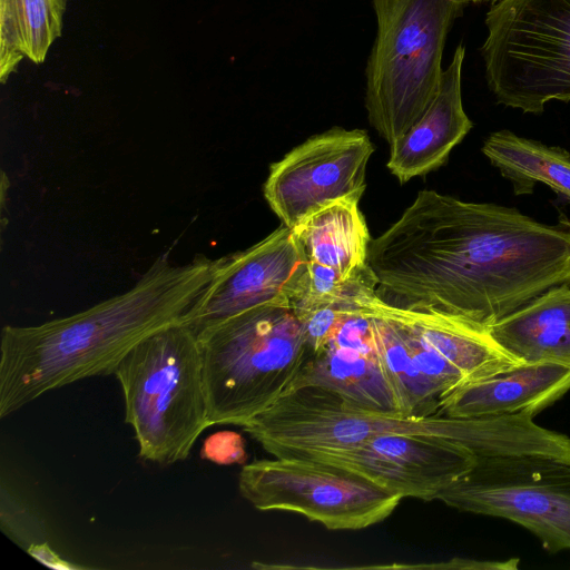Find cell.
<instances>
[{
    "label": "cell",
    "mask_w": 570,
    "mask_h": 570,
    "mask_svg": "<svg viewBox=\"0 0 570 570\" xmlns=\"http://www.w3.org/2000/svg\"><path fill=\"white\" fill-rule=\"evenodd\" d=\"M281 456L312 459L354 471L404 498L431 501L465 475L478 456L446 439L403 433L375 435L356 445L302 450Z\"/></svg>",
    "instance_id": "obj_11"
},
{
    "label": "cell",
    "mask_w": 570,
    "mask_h": 570,
    "mask_svg": "<svg viewBox=\"0 0 570 570\" xmlns=\"http://www.w3.org/2000/svg\"><path fill=\"white\" fill-rule=\"evenodd\" d=\"M28 552L33 558L39 560L40 562H42L49 567H52V568H57V569H70V568L73 569V568H76L72 564H69V563L65 562L63 560L59 559L58 556L51 549H49V547L46 543H41V544L32 543L28 548Z\"/></svg>",
    "instance_id": "obj_24"
},
{
    "label": "cell",
    "mask_w": 570,
    "mask_h": 570,
    "mask_svg": "<svg viewBox=\"0 0 570 570\" xmlns=\"http://www.w3.org/2000/svg\"><path fill=\"white\" fill-rule=\"evenodd\" d=\"M66 0H0V80L28 58L45 61L61 36Z\"/></svg>",
    "instance_id": "obj_20"
},
{
    "label": "cell",
    "mask_w": 570,
    "mask_h": 570,
    "mask_svg": "<svg viewBox=\"0 0 570 570\" xmlns=\"http://www.w3.org/2000/svg\"><path fill=\"white\" fill-rule=\"evenodd\" d=\"M119 382L125 421L141 459L168 465L185 460L210 425L202 352L185 322L137 343L112 373Z\"/></svg>",
    "instance_id": "obj_5"
},
{
    "label": "cell",
    "mask_w": 570,
    "mask_h": 570,
    "mask_svg": "<svg viewBox=\"0 0 570 570\" xmlns=\"http://www.w3.org/2000/svg\"><path fill=\"white\" fill-rule=\"evenodd\" d=\"M212 262L197 255L175 265L157 257L128 291L39 325L4 326L0 341V417L45 393L112 374L148 335L187 321L212 278Z\"/></svg>",
    "instance_id": "obj_2"
},
{
    "label": "cell",
    "mask_w": 570,
    "mask_h": 570,
    "mask_svg": "<svg viewBox=\"0 0 570 570\" xmlns=\"http://www.w3.org/2000/svg\"><path fill=\"white\" fill-rule=\"evenodd\" d=\"M384 305L424 344L456 367L465 381L489 377L524 363L504 350L488 327L441 312L400 308L385 302Z\"/></svg>",
    "instance_id": "obj_15"
},
{
    "label": "cell",
    "mask_w": 570,
    "mask_h": 570,
    "mask_svg": "<svg viewBox=\"0 0 570 570\" xmlns=\"http://www.w3.org/2000/svg\"><path fill=\"white\" fill-rule=\"evenodd\" d=\"M469 2H473V3H497L499 0H468Z\"/></svg>",
    "instance_id": "obj_26"
},
{
    "label": "cell",
    "mask_w": 570,
    "mask_h": 570,
    "mask_svg": "<svg viewBox=\"0 0 570 570\" xmlns=\"http://www.w3.org/2000/svg\"><path fill=\"white\" fill-rule=\"evenodd\" d=\"M434 500L462 512L502 518L542 547L570 550V463L533 455L480 456Z\"/></svg>",
    "instance_id": "obj_9"
},
{
    "label": "cell",
    "mask_w": 570,
    "mask_h": 570,
    "mask_svg": "<svg viewBox=\"0 0 570 570\" xmlns=\"http://www.w3.org/2000/svg\"><path fill=\"white\" fill-rule=\"evenodd\" d=\"M273 456L356 445L375 435H431L459 443L480 456L533 455L561 459L566 434L537 424L525 414L411 417L358 407L320 386L297 389L243 426Z\"/></svg>",
    "instance_id": "obj_3"
},
{
    "label": "cell",
    "mask_w": 570,
    "mask_h": 570,
    "mask_svg": "<svg viewBox=\"0 0 570 570\" xmlns=\"http://www.w3.org/2000/svg\"><path fill=\"white\" fill-rule=\"evenodd\" d=\"M244 451L240 438L234 432H217L208 436L200 450L203 459L217 464L239 462Z\"/></svg>",
    "instance_id": "obj_23"
},
{
    "label": "cell",
    "mask_w": 570,
    "mask_h": 570,
    "mask_svg": "<svg viewBox=\"0 0 570 570\" xmlns=\"http://www.w3.org/2000/svg\"><path fill=\"white\" fill-rule=\"evenodd\" d=\"M210 425L245 423L285 396L306 357L287 303L252 307L197 333Z\"/></svg>",
    "instance_id": "obj_4"
},
{
    "label": "cell",
    "mask_w": 570,
    "mask_h": 570,
    "mask_svg": "<svg viewBox=\"0 0 570 570\" xmlns=\"http://www.w3.org/2000/svg\"><path fill=\"white\" fill-rule=\"evenodd\" d=\"M366 263L383 302L489 328L570 283V230L517 208L424 189L371 239Z\"/></svg>",
    "instance_id": "obj_1"
},
{
    "label": "cell",
    "mask_w": 570,
    "mask_h": 570,
    "mask_svg": "<svg viewBox=\"0 0 570 570\" xmlns=\"http://www.w3.org/2000/svg\"><path fill=\"white\" fill-rule=\"evenodd\" d=\"M570 390V364L522 363L495 375L465 381L441 397L440 415L481 417L537 414Z\"/></svg>",
    "instance_id": "obj_13"
},
{
    "label": "cell",
    "mask_w": 570,
    "mask_h": 570,
    "mask_svg": "<svg viewBox=\"0 0 570 570\" xmlns=\"http://www.w3.org/2000/svg\"><path fill=\"white\" fill-rule=\"evenodd\" d=\"M377 356L391 384L403 416L424 417L438 414L441 397L417 371L409 346L396 323L371 296Z\"/></svg>",
    "instance_id": "obj_21"
},
{
    "label": "cell",
    "mask_w": 570,
    "mask_h": 570,
    "mask_svg": "<svg viewBox=\"0 0 570 570\" xmlns=\"http://www.w3.org/2000/svg\"><path fill=\"white\" fill-rule=\"evenodd\" d=\"M489 331L524 363L570 364V283L548 289Z\"/></svg>",
    "instance_id": "obj_17"
},
{
    "label": "cell",
    "mask_w": 570,
    "mask_h": 570,
    "mask_svg": "<svg viewBox=\"0 0 570 570\" xmlns=\"http://www.w3.org/2000/svg\"><path fill=\"white\" fill-rule=\"evenodd\" d=\"M558 225L570 230V219L564 215H560Z\"/></svg>",
    "instance_id": "obj_25"
},
{
    "label": "cell",
    "mask_w": 570,
    "mask_h": 570,
    "mask_svg": "<svg viewBox=\"0 0 570 570\" xmlns=\"http://www.w3.org/2000/svg\"><path fill=\"white\" fill-rule=\"evenodd\" d=\"M376 303L379 307L396 323L409 346L417 371L440 397L465 381L464 375L456 367L430 348L415 334L391 315L384 302L377 295Z\"/></svg>",
    "instance_id": "obj_22"
},
{
    "label": "cell",
    "mask_w": 570,
    "mask_h": 570,
    "mask_svg": "<svg viewBox=\"0 0 570 570\" xmlns=\"http://www.w3.org/2000/svg\"><path fill=\"white\" fill-rule=\"evenodd\" d=\"M468 0H372L376 36L365 68L370 124L392 144L434 100L452 23Z\"/></svg>",
    "instance_id": "obj_6"
},
{
    "label": "cell",
    "mask_w": 570,
    "mask_h": 570,
    "mask_svg": "<svg viewBox=\"0 0 570 570\" xmlns=\"http://www.w3.org/2000/svg\"><path fill=\"white\" fill-rule=\"evenodd\" d=\"M307 263L351 279L367 269L371 237L358 202L338 200L311 214L295 227Z\"/></svg>",
    "instance_id": "obj_18"
},
{
    "label": "cell",
    "mask_w": 570,
    "mask_h": 570,
    "mask_svg": "<svg viewBox=\"0 0 570 570\" xmlns=\"http://www.w3.org/2000/svg\"><path fill=\"white\" fill-rule=\"evenodd\" d=\"M304 386L330 390L365 410L401 415L377 352L328 341L320 351L306 354L288 393Z\"/></svg>",
    "instance_id": "obj_16"
},
{
    "label": "cell",
    "mask_w": 570,
    "mask_h": 570,
    "mask_svg": "<svg viewBox=\"0 0 570 570\" xmlns=\"http://www.w3.org/2000/svg\"><path fill=\"white\" fill-rule=\"evenodd\" d=\"M465 48L459 45L443 70L438 94L424 115L390 144L387 168L406 183L444 165L452 149L473 127L462 104V67Z\"/></svg>",
    "instance_id": "obj_14"
},
{
    "label": "cell",
    "mask_w": 570,
    "mask_h": 570,
    "mask_svg": "<svg viewBox=\"0 0 570 570\" xmlns=\"http://www.w3.org/2000/svg\"><path fill=\"white\" fill-rule=\"evenodd\" d=\"M485 26L481 55L499 104L541 114L570 101V0H499Z\"/></svg>",
    "instance_id": "obj_7"
},
{
    "label": "cell",
    "mask_w": 570,
    "mask_h": 570,
    "mask_svg": "<svg viewBox=\"0 0 570 570\" xmlns=\"http://www.w3.org/2000/svg\"><path fill=\"white\" fill-rule=\"evenodd\" d=\"M373 151L362 129L333 127L314 135L271 165L264 197L288 227L332 203L360 202Z\"/></svg>",
    "instance_id": "obj_10"
},
{
    "label": "cell",
    "mask_w": 570,
    "mask_h": 570,
    "mask_svg": "<svg viewBox=\"0 0 570 570\" xmlns=\"http://www.w3.org/2000/svg\"><path fill=\"white\" fill-rule=\"evenodd\" d=\"M238 489L259 511H288L330 530H360L385 520L403 499L348 469L274 456L245 464Z\"/></svg>",
    "instance_id": "obj_8"
},
{
    "label": "cell",
    "mask_w": 570,
    "mask_h": 570,
    "mask_svg": "<svg viewBox=\"0 0 570 570\" xmlns=\"http://www.w3.org/2000/svg\"><path fill=\"white\" fill-rule=\"evenodd\" d=\"M306 269L307 261L294 228L282 224L249 248L213 259L210 282L186 323L197 333L252 307L291 304Z\"/></svg>",
    "instance_id": "obj_12"
},
{
    "label": "cell",
    "mask_w": 570,
    "mask_h": 570,
    "mask_svg": "<svg viewBox=\"0 0 570 570\" xmlns=\"http://www.w3.org/2000/svg\"><path fill=\"white\" fill-rule=\"evenodd\" d=\"M482 153L511 181L515 195L532 194L542 183L570 203V154L564 148L503 129L488 136Z\"/></svg>",
    "instance_id": "obj_19"
}]
</instances>
